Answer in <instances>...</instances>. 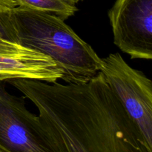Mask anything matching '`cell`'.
Masks as SVG:
<instances>
[{
  "instance_id": "277c9868",
  "label": "cell",
  "mask_w": 152,
  "mask_h": 152,
  "mask_svg": "<svg viewBox=\"0 0 152 152\" xmlns=\"http://www.w3.org/2000/svg\"><path fill=\"white\" fill-rule=\"evenodd\" d=\"M114 42L132 59H152V0H117L108 11Z\"/></svg>"
},
{
  "instance_id": "6da1fadb",
  "label": "cell",
  "mask_w": 152,
  "mask_h": 152,
  "mask_svg": "<svg viewBox=\"0 0 152 152\" xmlns=\"http://www.w3.org/2000/svg\"><path fill=\"white\" fill-rule=\"evenodd\" d=\"M7 19L13 42L54 61L66 83H87L102 70V58L59 16L17 7Z\"/></svg>"
},
{
  "instance_id": "3957f363",
  "label": "cell",
  "mask_w": 152,
  "mask_h": 152,
  "mask_svg": "<svg viewBox=\"0 0 152 152\" xmlns=\"http://www.w3.org/2000/svg\"><path fill=\"white\" fill-rule=\"evenodd\" d=\"M25 99L9 93L6 82L0 81V143L13 152H54Z\"/></svg>"
},
{
  "instance_id": "5b68a950",
  "label": "cell",
  "mask_w": 152,
  "mask_h": 152,
  "mask_svg": "<svg viewBox=\"0 0 152 152\" xmlns=\"http://www.w3.org/2000/svg\"><path fill=\"white\" fill-rule=\"evenodd\" d=\"M62 77L61 70L48 56L0 37V81L25 79L53 83Z\"/></svg>"
},
{
  "instance_id": "7a4b0ae2",
  "label": "cell",
  "mask_w": 152,
  "mask_h": 152,
  "mask_svg": "<svg viewBox=\"0 0 152 152\" xmlns=\"http://www.w3.org/2000/svg\"><path fill=\"white\" fill-rule=\"evenodd\" d=\"M100 72L151 151V80L142 71L131 67L119 53L102 58Z\"/></svg>"
},
{
  "instance_id": "9c48e42d",
  "label": "cell",
  "mask_w": 152,
  "mask_h": 152,
  "mask_svg": "<svg viewBox=\"0 0 152 152\" xmlns=\"http://www.w3.org/2000/svg\"><path fill=\"white\" fill-rule=\"evenodd\" d=\"M17 7L18 0H0V13H7Z\"/></svg>"
},
{
  "instance_id": "8992f818",
  "label": "cell",
  "mask_w": 152,
  "mask_h": 152,
  "mask_svg": "<svg viewBox=\"0 0 152 152\" xmlns=\"http://www.w3.org/2000/svg\"><path fill=\"white\" fill-rule=\"evenodd\" d=\"M39 116L45 134L53 151L92 152L65 127L47 117Z\"/></svg>"
},
{
  "instance_id": "8fae6325",
  "label": "cell",
  "mask_w": 152,
  "mask_h": 152,
  "mask_svg": "<svg viewBox=\"0 0 152 152\" xmlns=\"http://www.w3.org/2000/svg\"><path fill=\"white\" fill-rule=\"evenodd\" d=\"M68 1H71V2H72V3H74V4H77V3L79 2V1H82V0H68Z\"/></svg>"
},
{
  "instance_id": "52a82bcc",
  "label": "cell",
  "mask_w": 152,
  "mask_h": 152,
  "mask_svg": "<svg viewBox=\"0 0 152 152\" xmlns=\"http://www.w3.org/2000/svg\"><path fill=\"white\" fill-rule=\"evenodd\" d=\"M19 7L51 13L63 20L74 16L78 8L68 0H18Z\"/></svg>"
},
{
  "instance_id": "30bf717a",
  "label": "cell",
  "mask_w": 152,
  "mask_h": 152,
  "mask_svg": "<svg viewBox=\"0 0 152 152\" xmlns=\"http://www.w3.org/2000/svg\"><path fill=\"white\" fill-rule=\"evenodd\" d=\"M0 152H13V151H11V150L8 149V148H6L5 146H4V145H1V144L0 143Z\"/></svg>"
},
{
  "instance_id": "ba28073f",
  "label": "cell",
  "mask_w": 152,
  "mask_h": 152,
  "mask_svg": "<svg viewBox=\"0 0 152 152\" xmlns=\"http://www.w3.org/2000/svg\"><path fill=\"white\" fill-rule=\"evenodd\" d=\"M0 37L13 41V33L10 30L7 13H0Z\"/></svg>"
}]
</instances>
